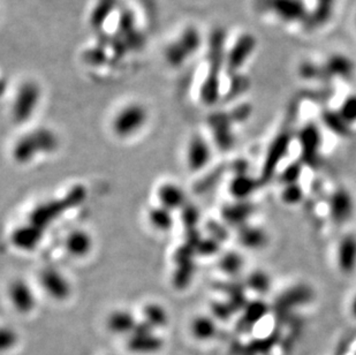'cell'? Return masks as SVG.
I'll use <instances>...</instances> for the list:
<instances>
[{"instance_id": "obj_1", "label": "cell", "mask_w": 356, "mask_h": 355, "mask_svg": "<svg viewBox=\"0 0 356 355\" xmlns=\"http://www.w3.org/2000/svg\"><path fill=\"white\" fill-rule=\"evenodd\" d=\"M226 33L215 29L208 40V71L199 89V99L206 106L216 105L220 99V73L226 62Z\"/></svg>"}, {"instance_id": "obj_2", "label": "cell", "mask_w": 356, "mask_h": 355, "mask_svg": "<svg viewBox=\"0 0 356 355\" xmlns=\"http://www.w3.org/2000/svg\"><path fill=\"white\" fill-rule=\"evenodd\" d=\"M86 198V187L75 186L69 191L66 196H62V198H52L36 205L30 212L29 220L43 229H46L59 217H62V214L81 205Z\"/></svg>"}, {"instance_id": "obj_3", "label": "cell", "mask_w": 356, "mask_h": 355, "mask_svg": "<svg viewBox=\"0 0 356 355\" xmlns=\"http://www.w3.org/2000/svg\"><path fill=\"white\" fill-rule=\"evenodd\" d=\"M149 111L147 106L139 102L127 103L114 113L111 120L112 133L121 140L136 137L147 126Z\"/></svg>"}, {"instance_id": "obj_4", "label": "cell", "mask_w": 356, "mask_h": 355, "mask_svg": "<svg viewBox=\"0 0 356 355\" xmlns=\"http://www.w3.org/2000/svg\"><path fill=\"white\" fill-rule=\"evenodd\" d=\"M42 87L33 79L24 80L19 85L14 94L10 116L14 123L22 125L31 120L41 104Z\"/></svg>"}, {"instance_id": "obj_5", "label": "cell", "mask_w": 356, "mask_h": 355, "mask_svg": "<svg viewBox=\"0 0 356 355\" xmlns=\"http://www.w3.org/2000/svg\"><path fill=\"white\" fill-rule=\"evenodd\" d=\"M202 44L201 31L195 26H187L178 37L168 43L165 48V62L171 67L179 69L199 52Z\"/></svg>"}, {"instance_id": "obj_6", "label": "cell", "mask_w": 356, "mask_h": 355, "mask_svg": "<svg viewBox=\"0 0 356 355\" xmlns=\"http://www.w3.org/2000/svg\"><path fill=\"white\" fill-rule=\"evenodd\" d=\"M38 283L50 299L65 302L72 297L73 286L69 277L55 266H45L38 273Z\"/></svg>"}, {"instance_id": "obj_7", "label": "cell", "mask_w": 356, "mask_h": 355, "mask_svg": "<svg viewBox=\"0 0 356 355\" xmlns=\"http://www.w3.org/2000/svg\"><path fill=\"white\" fill-rule=\"evenodd\" d=\"M213 144L203 134H193L186 147V166L192 173L206 170L213 161Z\"/></svg>"}, {"instance_id": "obj_8", "label": "cell", "mask_w": 356, "mask_h": 355, "mask_svg": "<svg viewBox=\"0 0 356 355\" xmlns=\"http://www.w3.org/2000/svg\"><path fill=\"white\" fill-rule=\"evenodd\" d=\"M7 297L10 306L19 314H30L37 304V297L30 284L24 278L10 280L7 286Z\"/></svg>"}, {"instance_id": "obj_9", "label": "cell", "mask_w": 356, "mask_h": 355, "mask_svg": "<svg viewBox=\"0 0 356 355\" xmlns=\"http://www.w3.org/2000/svg\"><path fill=\"white\" fill-rule=\"evenodd\" d=\"M45 229L28 220L17 225L10 234V243L15 250L30 253L37 250L44 238Z\"/></svg>"}, {"instance_id": "obj_10", "label": "cell", "mask_w": 356, "mask_h": 355, "mask_svg": "<svg viewBox=\"0 0 356 355\" xmlns=\"http://www.w3.org/2000/svg\"><path fill=\"white\" fill-rule=\"evenodd\" d=\"M94 238L89 231L84 229H73L64 239V250L69 257L75 260H82L89 257L94 250Z\"/></svg>"}, {"instance_id": "obj_11", "label": "cell", "mask_w": 356, "mask_h": 355, "mask_svg": "<svg viewBox=\"0 0 356 355\" xmlns=\"http://www.w3.org/2000/svg\"><path fill=\"white\" fill-rule=\"evenodd\" d=\"M157 205L171 210L181 211L188 205V196L185 189L173 181H165L156 189Z\"/></svg>"}, {"instance_id": "obj_12", "label": "cell", "mask_w": 356, "mask_h": 355, "mask_svg": "<svg viewBox=\"0 0 356 355\" xmlns=\"http://www.w3.org/2000/svg\"><path fill=\"white\" fill-rule=\"evenodd\" d=\"M38 156H42L41 147L33 130L19 137L12 148V158L19 165H29Z\"/></svg>"}, {"instance_id": "obj_13", "label": "cell", "mask_w": 356, "mask_h": 355, "mask_svg": "<svg viewBox=\"0 0 356 355\" xmlns=\"http://www.w3.org/2000/svg\"><path fill=\"white\" fill-rule=\"evenodd\" d=\"M255 41L250 35H242L226 52L225 67L230 73H234L247 62L253 50Z\"/></svg>"}, {"instance_id": "obj_14", "label": "cell", "mask_w": 356, "mask_h": 355, "mask_svg": "<svg viewBox=\"0 0 356 355\" xmlns=\"http://www.w3.org/2000/svg\"><path fill=\"white\" fill-rule=\"evenodd\" d=\"M164 347V342L154 331L147 334H132L127 340V349L137 354L157 353Z\"/></svg>"}, {"instance_id": "obj_15", "label": "cell", "mask_w": 356, "mask_h": 355, "mask_svg": "<svg viewBox=\"0 0 356 355\" xmlns=\"http://www.w3.org/2000/svg\"><path fill=\"white\" fill-rule=\"evenodd\" d=\"M137 323L135 315L127 309H116L107 318V329L114 335H132Z\"/></svg>"}, {"instance_id": "obj_16", "label": "cell", "mask_w": 356, "mask_h": 355, "mask_svg": "<svg viewBox=\"0 0 356 355\" xmlns=\"http://www.w3.org/2000/svg\"><path fill=\"white\" fill-rule=\"evenodd\" d=\"M337 263L340 271L346 275L356 269V236H347L339 243L337 250Z\"/></svg>"}, {"instance_id": "obj_17", "label": "cell", "mask_w": 356, "mask_h": 355, "mask_svg": "<svg viewBox=\"0 0 356 355\" xmlns=\"http://www.w3.org/2000/svg\"><path fill=\"white\" fill-rule=\"evenodd\" d=\"M353 198L346 189L337 191L333 196H331L330 202V210L331 216L337 223L346 222L353 214Z\"/></svg>"}, {"instance_id": "obj_18", "label": "cell", "mask_w": 356, "mask_h": 355, "mask_svg": "<svg viewBox=\"0 0 356 355\" xmlns=\"http://www.w3.org/2000/svg\"><path fill=\"white\" fill-rule=\"evenodd\" d=\"M209 126L213 134V141L220 147L229 148L232 144L231 118L225 113H217L210 116Z\"/></svg>"}, {"instance_id": "obj_19", "label": "cell", "mask_w": 356, "mask_h": 355, "mask_svg": "<svg viewBox=\"0 0 356 355\" xmlns=\"http://www.w3.org/2000/svg\"><path fill=\"white\" fill-rule=\"evenodd\" d=\"M148 224L158 232H170L175 225V217L173 211L168 209L156 205L148 210Z\"/></svg>"}, {"instance_id": "obj_20", "label": "cell", "mask_w": 356, "mask_h": 355, "mask_svg": "<svg viewBox=\"0 0 356 355\" xmlns=\"http://www.w3.org/2000/svg\"><path fill=\"white\" fill-rule=\"evenodd\" d=\"M288 144H290V139L285 135L278 137L274 141V144H271L269 153L267 154V158L264 162L263 178H271V175L274 173V168L281 163V159L286 154Z\"/></svg>"}, {"instance_id": "obj_21", "label": "cell", "mask_w": 356, "mask_h": 355, "mask_svg": "<svg viewBox=\"0 0 356 355\" xmlns=\"http://www.w3.org/2000/svg\"><path fill=\"white\" fill-rule=\"evenodd\" d=\"M255 189L256 181L244 172H238L229 184V193L235 201H246Z\"/></svg>"}, {"instance_id": "obj_22", "label": "cell", "mask_w": 356, "mask_h": 355, "mask_svg": "<svg viewBox=\"0 0 356 355\" xmlns=\"http://www.w3.org/2000/svg\"><path fill=\"white\" fill-rule=\"evenodd\" d=\"M190 331L196 339L202 342L215 338L218 331L216 320L213 315H197L190 323Z\"/></svg>"}, {"instance_id": "obj_23", "label": "cell", "mask_w": 356, "mask_h": 355, "mask_svg": "<svg viewBox=\"0 0 356 355\" xmlns=\"http://www.w3.org/2000/svg\"><path fill=\"white\" fill-rule=\"evenodd\" d=\"M249 215L250 208L244 201H237L232 205H225L222 210V218L225 224L230 226L242 227L246 225L244 223Z\"/></svg>"}, {"instance_id": "obj_24", "label": "cell", "mask_w": 356, "mask_h": 355, "mask_svg": "<svg viewBox=\"0 0 356 355\" xmlns=\"http://www.w3.org/2000/svg\"><path fill=\"white\" fill-rule=\"evenodd\" d=\"M142 321L150 325L151 328L156 329L164 328L168 323V313L164 306L157 302H149L144 304L142 309Z\"/></svg>"}, {"instance_id": "obj_25", "label": "cell", "mask_w": 356, "mask_h": 355, "mask_svg": "<svg viewBox=\"0 0 356 355\" xmlns=\"http://www.w3.org/2000/svg\"><path fill=\"white\" fill-rule=\"evenodd\" d=\"M118 0H97L95 6L91 10L89 17V24L91 27H103L107 19L117 7Z\"/></svg>"}, {"instance_id": "obj_26", "label": "cell", "mask_w": 356, "mask_h": 355, "mask_svg": "<svg viewBox=\"0 0 356 355\" xmlns=\"http://www.w3.org/2000/svg\"><path fill=\"white\" fill-rule=\"evenodd\" d=\"M244 261L241 254L234 250H229L220 254V260H218V268L220 272H223L226 276H237L238 273L241 272Z\"/></svg>"}, {"instance_id": "obj_27", "label": "cell", "mask_w": 356, "mask_h": 355, "mask_svg": "<svg viewBox=\"0 0 356 355\" xmlns=\"http://www.w3.org/2000/svg\"><path fill=\"white\" fill-rule=\"evenodd\" d=\"M239 241L243 247L249 250H257L265 245L267 236L260 229L253 226L244 225L240 227Z\"/></svg>"}, {"instance_id": "obj_28", "label": "cell", "mask_w": 356, "mask_h": 355, "mask_svg": "<svg viewBox=\"0 0 356 355\" xmlns=\"http://www.w3.org/2000/svg\"><path fill=\"white\" fill-rule=\"evenodd\" d=\"M194 272H195L194 261L178 263L177 270H175V273H173L175 286L178 287V288L188 286L189 283L192 282L193 277H194Z\"/></svg>"}, {"instance_id": "obj_29", "label": "cell", "mask_w": 356, "mask_h": 355, "mask_svg": "<svg viewBox=\"0 0 356 355\" xmlns=\"http://www.w3.org/2000/svg\"><path fill=\"white\" fill-rule=\"evenodd\" d=\"M264 304L260 302H255L251 304L246 308L244 315H243L242 323L240 328L244 329V330H249L255 323L260 321V318H263L265 309H264Z\"/></svg>"}, {"instance_id": "obj_30", "label": "cell", "mask_w": 356, "mask_h": 355, "mask_svg": "<svg viewBox=\"0 0 356 355\" xmlns=\"http://www.w3.org/2000/svg\"><path fill=\"white\" fill-rule=\"evenodd\" d=\"M180 214H181V220L184 226H186L188 231L196 230V226L199 224V218H201L199 208L196 205H190L188 202V205L182 209Z\"/></svg>"}, {"instance_id": "obj_31", "label": "cell", "mask_w": 356, "mask_h": 355, "mask_svg": "<svg viewBox=\"0 0 356 355\" xmlns=\"http://www.w3.org/2000/svg\"><path fill=\"white\" fill-rule=\"evenodd\" d=\"M220 250V240L215 239L213 236L204 238V239L202 238L196 246V254H199L203 257H213L215 254H218Z\"/></svg>"}, {"instance_id": "obj_32", "label": "cell", "mask_w": 356, "mask_h": 355, "mask_svg": "<svg viewBox=\"0 0 356 355\" xmlns=\"http://www.w3.org/2000/svg\"><path fill=\"white\" fill-rule=\"evenodd\" d=\"M248 286L257 293H263L269 288V278L260 271L251 273L248 278Z\"/></svg>"}, {"instance_id": "obj_33", "label": "cell", "mask_w": 356, "mask_h": 355, "mask_svg": "<svg viewBox=\"0 0 356 355\" xmlns=\"http://www.w3.org/2000/svg\"><path fill=\"white\" fill-rule=\"evenodd\" d=\"M233 308L229 304H223V302H215L211 306V315L215 320H220V321H227L232 316Z\"/></svg>"}, {"instance_id": "obj_34", "label": "cell", "mask_w": 356, "mask_h": 355, "mask_svg": "<svg viewBox=\"0 0 356 355\" xmlns=\"http://www.w3.org/2000/svg\"><path fill=\"white\" fill-rule=\"evenodd\" d=\"M340 116L344 121L353 123L356 121V97H350L344 103L340 109Z\"/></svg>"}, {"instance_id": "obj_35", "label": "cell", "mask_w": 356, "mask_h": 355, "mask_svg": "<svg viewBox=\"0 0 356 355\" xmlns=\"http://www.w3.org/2000/svg\"><path fill=\"white\" fill-rule=\"evenodd\" d=\"M283 201L288 205H294L301 201L302 191L296 184H287V187H285L283 194H281Z\"/></svg>"}, {"instance_id": "obj_36", "label": "cell", "mask_w": 356, "mask_h": 355, "mask_svg": "<svg viewBox=\"0 0 356 355\" xmlns=\"http://www.w3.org/2000/svg\"><path fill=\"white\" fill-rule=\"evenodd\" d=\"M17 342V336L15 332H14L13 329L6 328V327H3L1 329V334H0V345H1V349L3 351H6V349H10L13 347Z\"/></svg>"}, {"instance_id": "obj_37", "label": "cell", "mask_w": 356, "mask_h": 355, "mask_svg": "<svg viewBox=\"0 0 356 355\" xmlns=\"http://www.w3.org/2000/svg\"><path fill=\"white\" fill-rule=\"evenodd\" d=\"M300 175V168L298 166H295V165H292L290 168L284 172V175H283V180L286 182L287 181L288 184H295V180H296V178Z\"/></svg>"}, {"instance_id": "obj_38", "label": "cell", "mask_w": 356, "mask_h": 355, "mask_svg": "<svg viewBox=\"0 0 356 355\" xmlns=\"http://www.w3.org/2000/svg\"><path fill=\"white\" fill-rule=\"evenodd\" d=\"M350 313L356 318V294L352 299V302H350Z\"/></svg>"}]
</instances>
